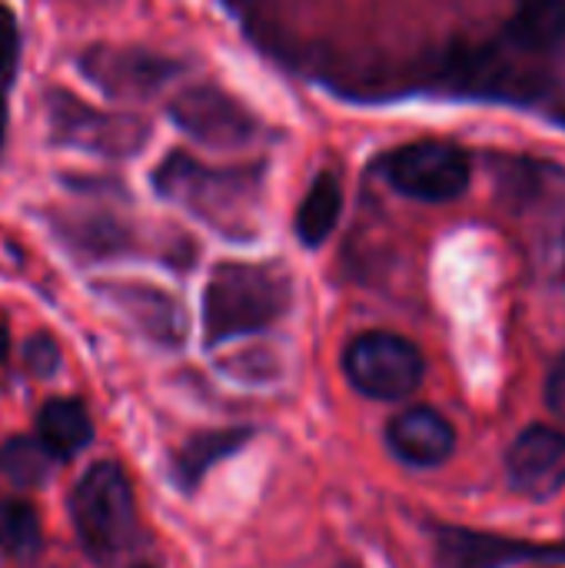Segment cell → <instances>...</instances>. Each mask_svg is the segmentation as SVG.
Masks as SVG:
<instances>
[{
  "mask_svg": "<svg viewBox=\"0 0 565 568\" xmlns=\"http://www.w3.org/2000/svg\"><path fill=\"white\" fill-rule=\"evenodd\" d=\"M80 70L110 97H147L176 73V63L150 50L100 43L80 57Z\"/></svg>",
  "mask_w": 565,
  "mask_h": 568,
  "instance_id": "8",
  "label": "cell"
},
{
  "mask_svg": "<svg viewBox=\"0 0 565 568\" xmlns=\"http://www.w3.org/2000/svg\"><path fill=\"white\" fill-rule=\"evenodd\" d=\"M546 220H543V230H539V260L543 266L563 280L565 276V196L563 200H553L543 206Z\"/></svg>",
  "mask_w": 565,
  "mask_h": 568,
  "instance_id": "19",
  "label": "cell"
},
{
  "mask_svg": "<svg viewBox=\"0 0 565 568\" xmlns=\"http://www.w3.org/2000/svg\"><path fill=\"white\" fill-rule=\"evenodd\" d=\"M37 436L57 459H73L93 439V423L77 399H50L37 416Z\"/></svg>",
  "mask_w": 565,
  "mask_h": 568,
  "instance_id": "13",
  "label": "cell"
},
{
  "mask_svg": "<svg viewBox=\"0 0 565 568\" xmlns=\"http://www.w3.org/2000/svg\"><path fill=\"white\" fill-rule=\"evenodd\" d=\"M343 369L363 396L403 399L423 383L426 363H423V353L403 336L363 333L350 343Z\"/></svg>",
  "mask_w": 565,
  "mask_h": 568,
  "instance_id": "4",
  "label": "cell"
},
{
  "mask_svg": "<svg viewBox=\"0 0 565 568\" xmlns=\"http://www.w3.org/2000/svg\"><path fill=\"white\" fill-rule=\"evenodd\" d=\"M170 116L176 120V126H183L190 136L210 146H243L256 136L253 113L230 93L206 87V83L186 87L170 103Z\"/></svg>",
  "mask_w": 565,
  "mask_h": 568,
  "instance_id": "7",
  "label": "cell"
},
{
  "mask_svg": "<svg viewBox=\"0 0 565 568\" xmlns=\"http://www.w3.org/2000/svg\"><path fill=\"white\" fill-rule=\"evenodd\" d=\"M137 568H150V566H137Z\"/></svg>",
  "mask_w": 565,
  "mask_h": 568,
  "instance_id": "24",
  "label": "cell"
},
{
  "mask_svg": "<svg viewBox=\"0 0 565 568\" xmlns=\"http://www.w3.org/2000/svg\"><path fill=\"white\" fill-rule=\"evenodd\" d=\"M293 286L270 263H220L203 293V336L220 346L273 326L290 306Z\"/></svg>",
  "mask_w": 565,
  "mask_h": 568,
  "instance_id": "1",
  "label": "cell"
},
{
  "mask_svg": "<svg viewBox=\"0 0 565 568\" xmlns=\"http://www.w3.org/2000/svg\"><path fill=\"white\" fill-rule=\"evenodd\" d=\"M7 349H10V336H7V326H3V320H0V359L7 356Z\"/></svg>",
  "mask_w": 565,
  "mask_h": 568,
  "instance_id": "23",
  "label": "cell"
},
{
  "mask_svg": "<svg viewBox=\"0 0 565 568\" xmlns=\"http://www.w3.org/2000/svg\"><path fill=\"white\" fill-rule=\"evenodd\" d=\"M23 359H27V366H30L33 376H53L57 366H60V349H57V343L47 333H37V336L27 339Z\"/></svg>",
  "mask_w": 565,
  "mask_h": 568,
  "instance_id": "20",
  "label": "cell"
},
{
  "mask_svg": "<svg viewBox=\"0 0 565 568\" xmlns=\"http://www.w3.org/2000/svg\"><path fill=\"white\" fill-rule=\"evenodd\" d=\"M43 546L40 519L23 499H0V549L13 559H30Z\"/></svg>",
  "mask_w": 565,
  "mask_h": 568,
  "instance_id": "18",
  "label": "cell"
},
{
  "mask_svg": "<svg viewBox=\"0 0 565 568\" xmlns=\"http://www.w3.org/2000/svg\"><path fill=\"white\" fill-rule=\"evenodd\" d=\"M383 176L413 200L443 203L470 186V160L446 140H420L393 150L383 160Z\"/></svg>",
  "mask_w": 565,
  "mask_h": 568,
  "instance_id": "5",
  "label": "cell"
},
{
  "mask_svg": "<svg viewBox=\"0 0 565 568\" xmlns=\"http://www.w3.org/2000/svg\"><path fill=\"white\" fill-rule=\"evenodd\" d=\"M47 120H50V133L57 143L80 146V150L117 156V153L140 150L147 140V126L140 120L120 116V113H100L63 90L47 93Z\"/></svg>",
  "mask_w": 565,
  "mask_h": 568,
  "instance_id": "6",
  "label": "cell"
},
{
  "mask_svg": "<svg viewBox=\"0 0 565 568\" xmlns=\"http://www.w3.org/2000/svg\"><path fill=\"white\" fill-rule=\"evenodd\" d=\"M509 486L526 499H553L565 489V433L533 426L519 433L506 456Z\"/></svg>",
  "mask_w": 565,
  "mask_h": 568,
  "instance_id": "9",
  "label": "cell"
},
{
  "mask_svg": "<svg viewBox=\"0 0 565 568\" xmlns=\"http://www.w3.org/2000/svg\"><path fill=\"white\" fill-rule=\"evenodd\" d=\"M340 210H343V190H340V180L333 173H320L313 180V186L306 190L300 210H296V233L306 246H320L336 220H340Z\"/></svg>",
  "mask_w": 565,
  "mask_h": 568,
  "instance_id": "15",
  "label": "cell"
},
{
  "mask_svg": "<svg viewBox=\"0 0 565 568\" xmlns=\"http://www.w3.org/2000/svg\"><path fill=\"white\" fill-rule=\"evenodd\" d=\"M57 456L40 436H10L0 446V473L13 489H37L50 479Z\"/></svg>",
  "mask_w": 565,
  "mask_h": 568,
  "instance_id": "17",
  "label": "cell"
},
{
  "mask_svg": "<svg viewBox=\"0 0 565 568\" xmlns=\"http://www.w3.org/2000/svg\"><path fill=\"white\" fill-rule=\"evenodd\" d=\"M100 293L117 310H123L157 343L173 346V343L183 339V313L167 293H160L153 286H143V283H107V286H100Z\"/></svg>",
  "mask_w": 565,
  "mask_h": 568,
  "instance_id": "12",
  "label": "cell"
},
{
  "mask_svg": "<svg viewBox=\"0 0 565 568\" xmlns=\"http://www.w3.org/2000/svg\"><path fill=\"white\" fill-rule=\"evenodd\" d=\"M546 403L556 416L565 419V353L559 356V363L553 366L549 373V383H546Z\"/></svg>",
  "mask_w": 565,
  "mask_h": 568,
  "instance_id": "22",
  "label": "cell"
},
{
  "mask_svg": "<svg viewBox=\"0 0 565 568\" xmlns=\"http://www.w3.org/2000/svg\"><path fill=\"white\" fill-rule=\"evenodd\" d=\"M157 190L220 230H243L256 210L260 176L246 170H206L186 153H170L157 170Z\"/></svg>",
  "mask_w": 565,
  "mask_h": 568,
  "instance_id": "2",
  "label": "cell"
},
{
  "mask_svg": "<svg viewBox=\"0 0 565 568\" xmlns=\"http://www.w3.org/2000/svg\"><path fill=\"white\" fill-rule=\"evenodd\" d=\"M17 53V20L7 7H0V73L13 63Z\"/></svg>",
  "mask_w": 565,
  "mask_h": 568,
  "instance_id": "21",
  "label": "cell"
},
{
  "mask_svg": "<svg viewBox=\"0 0 565 568\" xmlns=\"http://www.w3.org/2000/svg\"><path fill=\"white\" fill-rule=\"evenodd\" d=\"M243 443H246V433H243V429L193 436V439L176 453V459H173V479L180 483V489L190 493V489L210 473V466H216L220 459L233 456Z\"/></svg>",
  "mask_w": 565,
  "mask_h": 568,
  "instance_id": "16",
  "label": "cell"
},
{
  "mask_svg": "<svg viewBox=\"0 0 565 568\" xmlns=\"http://www.w3.org/2000/svg\"><path fill=\"white\" fill-rule=\"evenodd\" d=\"M390 449L396 453V459H403L406 466L416 469H433L440 463H446L456 449V433L446 423V416H440L436 409L416 406L400 413L390 423Z\"/></svg>",
  "mask_w": 565,
  "mask_h": 568,
  "instance_id": "11",
  "label": "cell"
},
{
  "mask_svg": "<svg viewBox=\"0 0 565 568\" xmlns=\"http://www.w3.org/2000/svg\"><path fill=\"white\" fill-rule=\"evenodd\" d=\"M506 37L519 50H553L565 40V0H519Z\"/></svg>",
  "mask_w": 565,
  "mask_h": 568,
  "instance_id": "14",
  "label": "cell"
},
{
  "mask_svg": "<svg viewBox=\"0 0 565 568\" xmlns=\"http://www.w3.org/2000/svg\"><path fill=\"white\" fill-rule=\"evenodd\" d=\"M443 568H506L513 562H565V546H533L516 539L480 536L466 529H443L440 539Z\"/></svg>",
  "mask_w": 565,
  "mask_h": 568,
  "instance_id": "10",
  "label": "cell"
},
{
  "mask_svg": "<svg viewBox=\"0 0 565 568\" xmlns=\"http://www.w3.org/2000/svg\"><path fill=\"white\" fill-rule=\"evenodd\" d=\"M70 516L80 546L90 559L110 562L127 549L137 526V506L130 479L117 463H97L83 473L70 496Z\"/></svg>",
  "mask_w": 565,
  "mask_h": 568,
  "instance_id": "3",
  "label": "cell"
}]
</instances>
